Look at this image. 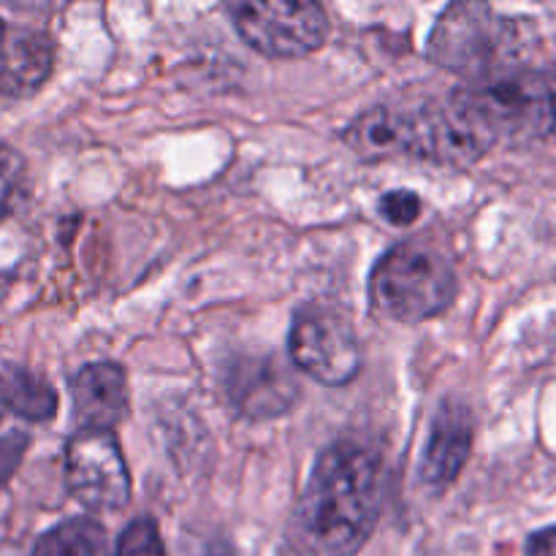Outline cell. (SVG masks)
Segmentation results:
<instances>
[{"label":"cell","mask_w":556,"mask_h":556,"mask_svg":"<svg viewBox=\"0 0 556 556\" xmlns=\"http://www.w3.org/2000/svg\"><path fill=\"white\" fill-rule=\"evenodd\" d=\"M383 456L362 440H337L320 451L288 519L296 556H356L383 514Z\"/></svg>","instance_id":"cell-1"},{"label":"cell","mask_w":556,"mask_h":556,"mask_svg":"<svg viewBox=\"0 0 556 556\" xmlns=\"http://www.w3.org/2000/svg\"><path fill=\"white\" fill-rule=\"evenodd\" d=\"M451 96L472 114L492 144L556 139V68L519 65L489 79L467 81Z\"/></svg>","instance_id":"cell-2"},{"label":"cell","mask_w":556,"mask_h":556,"mask_svg":"<svg viewBox=\"0 0 556 556\" xmlns=\"http://www.w3.org/2000/svg\"><path fill=\"white\" fill-rule=\"evenodd\" d=\"M530 27L486 3H454L438 16L427 52L440 68L481 81L525 65Z\"/></svg>","instance_id":"cell-3"},{"label":"cell","mask_w":556,"mask_h":556,"mask_svg":"<svg viewBox=\"0 0 556 556\" xmlns=\"http://www.w3.org/2000/svg\"><path fill=\"white\" fill-rule=\"evenodd\" d=\"M459 280L454 264L438 244L416 237L380 255L369 275L375 315L402 326H418L454 304Z\"/></svg>","instance_id":"cell-4"},{"label":"cell","mask_w":556,"mask_h":556,"mask_svg":"<svg viewBox=\"0 0 556 556\" xmlns=\"http://www.w3.org/2000/svg\"><path fill=\"white\" fill-rule=\"evenodd\" d=\"M239 36L264 58H304L326 43L329 14L313 0H239L228 5Z\"/></svg>","instance_id":"cell-5"},{"label":"cell","mask_w":556,"mask_h":556,"mask_svg":"<svg viewBox=\"0 0 556 556\" xmlns=\"http://www.w3.org/2000/svg\"><path fill=\"white\" fill-rule=\"evenodd\" d=\"M288 353L304 375L331 389L353 383L362 369V342L356 329L329 304H307L293 315Z\"/></svg>","instance_id":"cell-6"},{"label":"cell","mask_w":556,"mask_h":556,"mask_svg":"<svg viewBox=\"0 0 556 556\" xmlns=\"http://www.w3.org/2000/svg\"><path fill=\"white\" fill-rule=\"evenodd\" d=\"M65 486L87 510H123L130 472L114 432H76L65 443Z\"/></svg>","instance_id":"cell-7"},{"label":"cell","mask_w":556,"mask_h":556,"mask_svg":"<svg viewBox=\"0 0 556 556\" xmlns=\"http://www.w3.org/2000/svg\"><path fill=\"white\" fill-rule=\"evenodd\" d=\"M476 440V418L459 400H445L434 410L429 438L418 459V481L424 489L443 494L465 470Z\"/></svg>","instance_id":"cell-8"},{"label":"cell","mask_w":556,"mask_h":556,"mask_svg":"<svg viewBox=\"0 0 556 556\" xmlns=\"http://www.w3.org/2000/svg\"><path fill=\"white\" fill-rule=\"evenodd\" d=\"M226 391L242 416L271 418L291 410L299 386L280 358L250 356L231 364L226 372Z\"/></svg>","instance_id":"cell-9"},{"label":"cell","mask_w":556,"mask_h":556,"mask_svg":"<svg viewBox=\"0 0 556 556\" xmlns=\"http://www.w3.org/2000/svg\"><path fill=\"white\" fill-rule=\"evenodd\" d=\"M71 410L79 432H114L128 416V378L114 362H96L71 378Z\"/></svg>","instance_id":"cell-10"},{"label":"cell","mask_w":556,"mask_h":556,"mask_svg":"<svg viewBox=\"0 0 556 556\" xmlns=\"http://www.w3.org/2000/svg\"><path fill=\"white\" fill-rule=\"evenodd\" d=\"M54 71V41L43 30L16 27L0 41V96L27 98L41 90Z\"/></svg>","instance_id":"cell-11"},{"label":"cell","mask_w":556,"mask_h":556,"mask_svg":"<svg viewBox=\"0 0 556 556\" xmlns=\"http://www.w3.org/2000/svg\"><path fill=\"white\" fill-rule=\"evenodd\" d=\"M5 410L27 421H49L58 413V394L52 386L25 367H9L0 375Z\"/></svg>","instance_id":"cell-12"},{"label":"cell","mask_w":556,"mask_h":556,"mask_svg":"<svg viewBox=\"0 0 556 556\" xmlns=\"http://www.w3.org/2000/svg\"><path fill=\"white\" fill-rule=\"evenodd\" d=\"M30 556H106V530L92 519H68L43 532Z\"/></svg>","instance_id":"cell-13"},{"label":"cell","mask_w":556,"mask_h":556,"mask_svg":"<svg viewBox=\"0 0 556 556\" xmlns=\"http://www.w3.org/2000/svg\"><path fill=\"white\" fill-rule=\"evenodd\" d=\"M25 157L11 144L0 141V220L16 210L22 193H25Z\"/></svg>","instance_id":"cell-14"},{"label":"cell","mask_w":556,"mask_h":556,"mask_svg":"<svg viewBox=\"0 0 556 556\" xmlns=\"http://www.w3.org/2000/svg\"><path fill=\"white\" fill-rule=\"evenodd\" d=\"M112 556H166L161 532L152 519H136L128 530L119 535L117 548Z\"/></svg>","instance_id":"cell-15"},{"label":"cell","mask_w":556,"mask_h":556,"mask_svg":"<svg viewBox=\"0 0 556 556\" xmlns=\"http://www.w3.org/2000/svg\"><path fill=\"white\" fill-rule=\"evenodd\" d=\"M380 215L391 223V226H410L418 215H421V199L410 190H391L380 199Z\"/></svg>","instance_id":"cell-16"},{"label":"cell","mask_w":556,"mask_h":556,"mask_svg":"<svg viewBox=\"0 0 556 556\" xmlns=\"http://www.w3.org/2000/svg\"><path fill=\"white\" fill-rule=\"evenodd\" d=\"M27 445H30V440H27L25 432H9L5 438H0V489H3L5 483H9V478L16 472Z\"/></svg>","instance_id":"cell-17"},{"label":"cell","mask_w":556,"mask_h":556,"mask_svg":"<svg viewBox=\"0 0 556 556\" xmlns=\"http://www.w3.org/2000/svg\"><path fill=\"white\" fill-rule=\"evenodd\" d=\"M525 556H556V527H546L530 535Z\"/></svg>","instance_id":"cell-18"},{"label":"cell","mask_w":556,"mask_h":556,"mask_svg":"<svg viewBox=\"0 0 556 556\" xmlns=\"http://www.w3.org/2000/svg\"><path fill=\"white\" fill-rule=\"evenodd\" d=\"M206 556H233L231 552H228L226 546H212L210 552H206Z\"/></svg>","instance_id":"cell-19"},{"label":"cell","mask_w":556,"mask_h":556,"mask_svg":"<svg viewBox=\"0 0 556 556\" xmlns=\"http://www.w3.org/2000/svg\"><path fill=\"white\" fill-rule=\"evenodd\" d=\"M5 400H3V383H0V421H3V416H5Z\"/></svg>","instance_id":"cell-20"},{"label":"cell","mask_w":556,"mask_h":556,"mask_svg":"<svg viewBox=\"0 0 556 556\" xmlns=\"http://www.w3.org/2000/svg\"><path fill=\"white\" fill-rule=\"evenodd\" d=\"M5 30H9V27H5V22H3V16H0V41H3V36H5Z\"/></svg>","instance_id":"cell-21"}]
</instances>
